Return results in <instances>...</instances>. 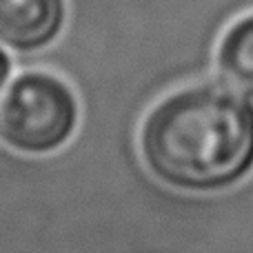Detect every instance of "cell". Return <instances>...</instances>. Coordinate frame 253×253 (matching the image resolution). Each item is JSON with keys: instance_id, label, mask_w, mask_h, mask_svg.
<instances>
[{"instance_id": "4", "label": "cell", "mask_w": 253, "mask_h": 253, "mask_svg": "<svg viewBox=\"0 0 253 253\" xmlns=\"http://www.w3.org/2000/svg\"><path fill=\"white\" fill-rule=\"evenodd\" d=\"M215 67L224 84L253 96V13L227 27L215 49Z\"/></svg>"}, {"instance_id": "1", "label": "cell", "mask_w": 253, "mask_h": 253, "mask_svg": "<svg viewBox=\"0 0 253 253\" xmlns=\"http://www.w3.org/2000/svg\"><path fill=\"white\" fill-rule=\"evenodd\" d=\"M142 167L167 187L213 193L253 169V102L224 83H198L167 93L135 131Z\"/></svg>"}, {"instance_id": "5", "label": "cell", "mask_w": 253, "mask_h": 253, "mask_svg": "<svg viewBox=\"0 0 253 253\" xmlns=\"http://www.w3.org/2000/svg\"><path fill=\"white\" fill-rule=\"evenodd\" d=\"M18 71V60H16V53L9 51L4 44H0V93L4 91L11 78L16 76Z\"/></svg>"}, {"instance_id": "2", "label": "cell", "mask_w": 253, "mask_h": 253, "mask_svg": "<svg viewBox=\"0 0 253 253\" xmlns=\"http://www.w3.org/2000/svg\"><path fill=\"white\" fill-rule=\"evenodd\" d=\"M83 123L76 87L49 67H22L0 93V142L25 158H51Z\"/></svg>"}, {"instance_id": "3", "label": "cell", "mask_w": 253, "mask_h": 253, "mask_svg": "<svg viewBox=\"0 0 253 253\" xmlns=\"http://www.w3.org/2000/svg\"><path fill=\"white\" fill-rule=\"evenodd\" d=\"M69 0H0V44L16 58L49 51L69 27Z\"/></svg>"}]
</instances>
